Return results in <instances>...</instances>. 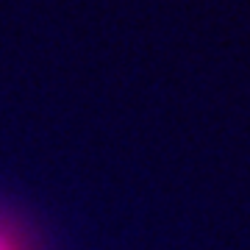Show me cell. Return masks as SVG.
Segmentation results:
<instances>
[{"mask_svg": "<svg viewBox=\"0 0 250 250\" xmlns=\"http://www.w3.org/2000/svg\"><path fill=\"white\" fill-rule=\"evenodd\" d=\"M0 250H14L11 248V242L6 239V233H0Z\"/></svg>", "mask_w": 250, "mask_h": 250, "instance_id": "cell-1", "label": "cell"}]
</instances>
